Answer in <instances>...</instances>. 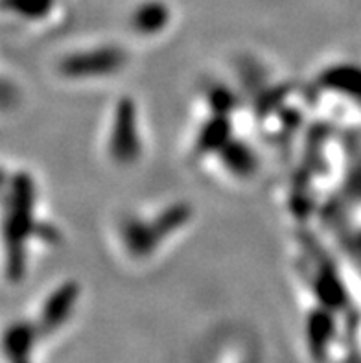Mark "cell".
I'll use <instances>...</instances> for the list:
<instances>
[{
	"label": "cell",
	"instance_id": "1",
	"mask_svg": "<svg viewBox=\"0 0 361 363\" xmlns=\"http://www.w3.org/2000/svg\"><path fill=\"white\" fill-rule=\"evenodd\" d=\"M39 189L32 172L17 168L4 175V264L11 284L23 282L28 269L30 245L60 242V230L39 218Z\"/></svg>",
	"mask_w": 361,
	"mask_h": 363
},
{
	"label": "cell",
	"instance_id": "2",
	"mask_svg": "<svg viewBox=\"0 0 361 363\" xmlns=\"http://www.w3.org/2000/svg\"><path fill=\"white\" fill-rule=\"evenodd\" d=\"M194 220V207L183 199L166 203L151 214H128L120 220L118 240L133 260H146L177 238Z\"/></svg>",
	"mask_w": 361,
	"mask_h": 363
},
{
	"label": "cell",
	"instance_id": "3",
	"mask_svg": "<svg viewBox=\"0 0 361 363\" xmlns=\"http://www.w3.org/2000/svg\"><path fill=\"white\" fill-rule=\"evenodd\" d=\"M131 61V54L118 43H94L63 52L55 61L57 78L69 83H98L116 78Z\"/></svg>",
	"mask_w": 361,
	"mask_h": 363
},
{
	"label": "cell",
	"instance_id": "4",
	"mask_svg": "<svg viewBox=\"0 0 361 363\" xmlns=\"http://www.w3.org/2000/svg\"><path fill=\"white\" fill-rule=\"evenodd\" d=\"M106 135V155L116 168H133L144 159L146 137L135 98L122 96L109 113Z\"/></svg>",
	"mask_w": 361,
	"mask_h": 363
},
{
	"label": "cell",
	"instance_id": "5",
	"mask_svg": "<svg viewBox=\"0 0 361 363\" xmlns=\"http://www.w3.org/2000/svg\"><path fill=\"white\" fill-rule=\"evenodd\" d=\"M79 299H82V288L79 282L74 279L57 282L52 290H48V294L43 295V299L33 310V315L28 318L39 334L43 345L60 336L69 327L74 313L78 310Z\"/></svg>",
	"mask_w": 361,
	"mask_h": 363
},
{
	"label": "cell",
	"instance_id": "6",
	"mask_svg": "<svg viewBox=\"0 0 361 363\" xmlns=\"http://www.w3.org/2000/svg\"><path fill=\"white\" fill-rule=\"evenodd\" d=\"M174 23V9L166 0H140L128 15L129 32L138 39L153 41L165 35Z\"/></svg>",
	"mask_w": 361,
	"mask_h": 363
},
{
	"label": "cell",
	"instance_id": "7",
	"mask_svg": "<svg viewBox=\"0 0 361 363\" xmlns=\"http://www.w3.org/2000/svg\"><path fill=\"white\" fill-rule=\"evenodd\" d=\"M43 341L28 318H18L6 325L2 336L4 363H37Z\"/></svg>",
	"mask_w": 361,
	"mask_h": 363
},
{
	"label": "cell",
	"instance_id": "8",
	"mask_svg": "<svg viewBox=\"0 0 361 363\" xmlns=\"http://www.w3.org/2000/svg\"><path fill=\"white\" fill-rule=\"evenodd\" d=\"M214 159L221 162V170L234 181L251 179L260 168V159H258L256 150L240 137H234L233 140L225 144L223 150Z\"/></svg>",
	"mask_w": 361,
	"mask_h": 363
},
{
	"label": "cell",
	"instance_id": "9",
	"mask_svg": "<svg viewBox=\"0 0 361 363\" xmlns=\"http://www.w3.org/2000/svg\"><path fill=\"white\" fill-rule=\"evenodd\" d=\"M55 8L57 0H4V13L28 26L46 23Z\"/></svg>",
	"mask_w": 361,
	"mask_h": 363
}]
</instances>
